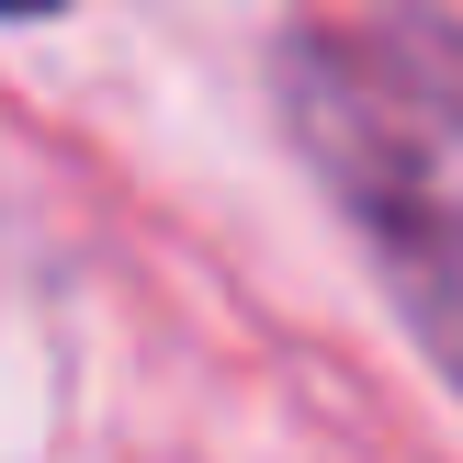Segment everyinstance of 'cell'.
<instances>
[{
    "label": "cell",
    "mask_w": 463,
    "mask_h": 463,
    "mask_svg": "<svg viewBox=\"0 0 463 463\" xmlns=\"http://www.w3.org/2000/svg\"><path fill=\"white\" fill-rule=\"evenodd\" d=\"M283 125L362 226L407 328L463 384V23L430 0L283 45Z\"/></svg>",
    "instance_id": "6da1fadb"
},
{
    "label": "cell",
    "mask_w": 463,
    "mask_h": 463,
    "mask_svg": "<svg viewBox=\"0 0 463 463\" xmlns=\"http://www.w3.org/2000/svg\"><path fill=\"white\" fill-rule=\"evenodd\" d=\"M34 12H68V0H0V23H34Z\"/></svg>",
    "instance_id": "7a4b0ae2"
}]
</instances>
